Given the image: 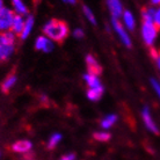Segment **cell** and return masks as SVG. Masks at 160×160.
<instances>
[{"label": "cell", "instance_id": "cell-28", "mask_svg": "<svg viewBox=\"0 0 160 160\" xmlns=\"http://www.w3.org/2000/svg\"><path fill=\"white\" fill-rule=\"evenodd\" d=\"M62 1L68 5H74L77 2V0H62Z\"/></svg>", "mask_w": 160, "mask_h": 160}, {"label": "cell", "instance_id": "cell-27", "mask_svg": "<svg viewBox=\"0 0 160 160\" xmlns=\"http://www.w3.org/2000/svg\"><path fill=\"white\" fill-rule=\"evenodd\" d=\"M154 59H156V64H157V68L160 70V51L157 52L156 57H154Z\"/></svg>", "mask_w": 160, "mask_h": 160}, {"label": "cell", "instance_id": "cell-15", "mask_svg": "<svg viewBox=\"0 0 160 160\" xmlns=\"http://www.w3.org/2000/svg\"><path fill=\"white\" fill-rule=\"evenodd\" d=\"M84 80L88 88H95V87L102 86V84H101V81H100V78H99L98 74H93V73L87 72L84 76Z\"/></svg>", "mask_w": 160, "mask_h": 160}, {"label": "cell", "instance_id": "cell-11", "mask_svg": "<svg viewBox=\"0 0 160 160\" xmlns=\"http://www.w3.org/2000/svg\"><path fill=\"white\" fill-rule=\"evenodd\" d=\"M34 24H35V20H34V16L27 15L26 16V21H24V26L22 29V32L20 34L21 40H26L27 37L30 36L32 29H34Z\"/></svg>", "mask_w": 160, "mask_h": 160}, {"label": "cell", "instance_id": "cell-7", "mask_svg": "<svg viewBox=\"0 0 160 160\" xmlns=\"http://www.w3.org/2000/svg\"><path fill=\"white\" fill-rule=\"evenodd\" d=\"M142 118H143V122H144V125L146 127L148 131L153 132V133H157L158 132V127H157L156 122L153 120L152 115H151V112L148 107H145L142 112Z\"/></svg>", "mask_w": 160, "mask_h": 160}, {"label": "cell", "instance_id": "cell-24", "mask_svg": "<svg viewBox=\"0 0 160 160\" xmlns=\"http://www.w3.org/2000/svg\"><path fill=\"white\" fill-rule=\"evenodd\" d=\"M151 85H152L154 92L157 93V95L159 96V99H160V82H158L156 79H152L151 80Z\"/></svg>", "mask_w": 160, "mask_h": 160}, {"label": "cell", "instance_id": "cell-29", "mask_svg": "<svg viewBox=\"0 0 160 160\" xmlns=\"http://www.w3.org/2000/svg\"><path fill=\"white\" fill-rule=\"evenodd\" d=\"M151 2H152V5H154V6H160V0H151Z\"/></svg>", "mask_w": 160, "mask_h": 160}, {"label": "cell", "instance_id": "cell-19", "mask_svg": "<svg viewBox=\"0 0 160 160\" xmlns=\"http://www.w3.org/2000/svg\"><path fill=\"white\" fill-rule=\"evenodd\" d=\"M60 140H62V135H60V133L56 132V133L51 135V137H50L48 140V148H50V150H51V148H55L57 145L59 144Z\"/></svg>", "mask_w": 160, "mask_h": 160}, {"label": "cell", "instance_id": "cell-6", "mask_svg": "<svg viewBox=\"0 0 160 160\" xmlns=\"http://www.w3.org/2000/svg\"><path fill=\"white\" fill-rule=\"evenodd\" d=\"M35 48L38 51L49 53V52H51L53 50V48H55V42L51 38H49L48 36H45V35H41L35 41Z\"/></svg>", "mask_w": 160, "mask_h": 160}, {"label": "cell", "instance_id": "cell-2", "mask_svg": "<svg viewBox=\"0 0 160 160\" xmlns=\"http://www.w3.org/2000/svg\"><path fill=\"white\" fill-rule=\"evenodd\" d=\"M16 35L12 32L0 34V62L11 58L15 51Z\"/></svg>", "mask_w": 160, "mask_h": 160}, {"label": "cell", "instance_id": "cell-10", "mask_svg": "<svg viewBox=\"0 0 160 160\" xmlns=\"http://www.w3.org/2000/svg\"><path fill=\"white\" fill-rule=\"evenodd\" d=\"M32 148V142L27 139H20L12 145V151L15 153H28Z\"/></svg>", "mask_w": 160, "mask_h": 160}, {"label": "cell", "instance_id": "cell-14", "mask_svg": "<svg viewBox=\"0 0 160 160\" xmlns=\"http://www.w3.org/2000/svg\"><path fill=\"white\" fill-rule=\"evenodd\" d=\"M12 8L16 15L26 16L28 14V8L27 5L23 2V0H12Z\"/></svg>", "mask_w": 160, "mask_h": 160}, {"label": "cell", "instance_id": "cell-5", "mask_svg": "<svg viewBox=\"0 0 160 160\" xmlns=\"http://www.w3.org/2000/svg\"><path fill=\"white\" fill-rule=\"evenodd\" d=\"M112 26L114 32H116V35L118 36L120 41L125 45V47H131V38L129 36L128 30L125 29L122 22L120 21V19H112Z\"/></svg>", "mask_w": 160, "mask_h": 160}, {"label": "cell", "instance_id": "cell-8", "mask_svg": "<svg viewBox=\"0 0 160 160\" xmlns=\"http://www.w3.org/2000/svg\"><path fill=\"white\" fill-rule=\"evenodd\" d=\"M106 2H107V6H108V9L112 14V19H120L124 11L121 0H106Z\"/></svg>", "mask_w": 160, "mask_h": 160}, {"label": "cell", "instance_id": "cell-16", "mask_svg": "<svg viewBox=\"0 0 160 160\" xmlns=\"http://www.w3.org/2000/svg\"><path fill=\"white\" fill-rule=\"evenodd\" d=\"M102 94H103V86L95 87V88H88V91H87L88 100L93 101V102L100 100Z\"/></svg>", "mask_w": 160, "mask_h": 160}, {"label": "cell", "instance_id": "cell-25", "mask_svg": "<svg viewBox=\"0 0 160 160\" xmlns=\"http://www.w3.org/2000/svg\"><path fill=\"white\" fill-rule=\"evenodd\" d=\"M84 30L81 28H76L74 29V32H73V36L76 37V38H82L84 37Z\"/></svg>", "mask_w": 160, "mask_h": 160}, {"label": "cell", "instance_id": "cell-4", "mask_svg": "<svg viewBox=\"0 0 160 160\" xmlns=\"http://www.w3.org/2000/svg\"><path fill=\"white\" fill-rule=\"evenodd\" d=\"M14 16H15V13L11 8L5 7L0 12V34L11 32Z\"/></svg>", "mask_w": 160, "mask_h": 160}, {"label": "cell", "instance_id": "cell-12", "mask_svg": "<svg viewBox=\"0 0 160 160\" xmlns=\"http://www.w3.org/2000/svg\"><path fill=\"white\" fill-rule=\"evenodd\" d=\"M86 64H87L88 72L99 76V73L101 72V66L99 64V62L96 60V58L93 55H88L86 57Z\"/></svg>", "mask_w": 160, "mask_h": 160}, {"label": "cell", "instance_id": "cell-22", "mask_svg": "<svg viewBox=\"0 0 160 160\" xmlns=\"http://www.w3.org/2000/svg\"><path fill=\"white\" fill-rule=\"evenodd\" d=\"M94 138H95L96 140H99V142H107V140L110 139V135H109L107 131L102 130V131L95 132V133H94Z\"/></svg>", "mask_w": 160, "mask_h": 160}, {"label": "cell", "instance_id": "cell-9", "mask_svg": "<svg viewBox=\"0 0 160 160\" xmlns=\"http://www.w3.org/2000/svg\"><path fill=\"white\" fill-rule=\"evenodd\" d=\"M121 22L123 24L127 30H133L136 27V20L135 16L130 11H123L122 15H121Z\"/></svg>", "mask_w": 160, "mask_h": 160}, {"label": "cell", "instance_id": "cell-20", "mask_svg": "<svg viewBox=\"0 0 160 160\" xmlns=\"http://www.w3.org/2000/svg\"><path fill=\"white\" fill-rule=\"evenodd\" d=\"M82 12H84V15L86 16V19H87L89 22L92 24H96V18H95V14L93 13V11L91 8L88 7V6H84L82 7Z\"/></svg>", "mask_w": 160, "mask_h": 160}, {"label": "cell", "instance_id": "cell-3", "mask_svg": "<svg viewBox=\"0 0 160 160\" xmlns=\"http://www.w3.org/2000/svg\"><path fill=\"white\" fill-rule=\"evenodd\" d=\"M140 32H142V38L144 41V43L148 47H152L153 44L156 43L159 29L152 21H143Z\"/></svg>", "mask_w": 160, "mask_h": 160}, {"label": "cell", "instance_id": "cell-23", "mask_svg": "<svg viewBox=\"0 0 160 160\" xmlns=\"http://www.w3.org/2000/svg\"><path fill=\"white\" fill-rule=\"evenodd\" d=\"M153 22L156 24L158 29H160V6L154 8V16H153Z\"/></svg>", "mask_w": 160, "mask_h": 160}, {"label": "cell", "instance_id": "cell-30", "mask_svg": "<svg viewBox=\"0 0 160 160\" xmlns=\"http://www.w3.org/2000/svg\"><path fill=\"white\" fill-rule=\"evenodd\" d=\"M5 7H6V6L4 5V0H0V12H1Z\"/></svg>", "mask_w": 160, "mask_h": 160}, {"label": "cell", "instance_id": "cell-13", "mask_svg": "<svg viewBox=\"0 0 160 160\" xmlns=\"http://www.w3.org/2000/svg\"><path fill=\"white\" fill-rule=\"evenodd\" d=\"M24 21H26V16H21V15H16L14 16V20H13L12 23V28H11V32H14L15 35H19L22 32V29H23L24 26Z\"/></svg>", "mask_w": 160, "mask_h": 160}, {"label": "cell", "instance_id": "cell-17", "mask_svg": "<svg viewBox=\"0 0 160 160\" xmlns=\"http://www.w3.org/2000/svg\"><path fill=\"white\" fill-rule=\"evenodd\" d=\"M16 81H18V78H16L15 74H9V76L4 80V82L1 84V89L4 92H9L14 86H15Z\"/></svg>", "mask_w": 160, "mask_h": 160}, {"label": "cell", "instance_id": "cell-1", "mask_svg": "<svg viewBox=\"0 0 160 160\" xmlns=\"http://www.w3.org/2000/svg\"><path fill=\"white\" fill-rule=\"evenodd\" d=\"M43 32L45 36L51 38L53 42H63L68 35V27L63 21L51 19L45 22Z\"/></svg>", "mask_w": 160, "mask_h": 160}, {"label": "cell", "instance_id": "cell-18", "mask_svg": "<svg viewBox=\"0 0 160 160\" xmlns=\"http://www.w3.org/2000/svg\"><path fill=\"white\" fill-rule=\"evenodd\" d=\"M117 122V116L115 115V114H109V115H107V116H104L103 118H102V121H101V128L102 129H110L114 125V124Z\"/></svg>", "mask_w": 160, "mask_h": 160}, {"label": "cell", "instance_id": "cell-26", "mask_svg": "<svg viewBox=\"0 0 160 160\" xmlns=\"http://www.w3.org/2000/svg\"><path fill=\"white\" fill-rule=\"evenodd\" d=\"M74 158H76V156H74V154H72V153H68V154H65V156L62 157V158H60V160H74Z\"/></svg>", "mask_w": 160, "mask_h": 160}, {"label": "cell", "instance_id": "cell-31", "mask_svg": "<svg viewBox=\"0 0 160 160\" xmlns=\"http://www.w3.org/2000/svg\"><path fill=\"white\" fill-rule=\"evenodd\" d=\"M0 154H1V153H0Z\"/></svg>", "mask_w": 160, "mask_h": 160}, {"label": "cell", "instance_id": "cell-21", "mask_svg": "<svg viewBox=\"0 0 160 160\" xmlns=\"http://www.w3.org/2000/svg\"><path fill=\"white\" fill-rule=\"evenodd\" d=\"M153 16H154V8L152 7L145 8L144 11L142 12L143 21H152L153 22Z\"/></svg>", "mask_w": 160, "mask_h": 160}]
</instances>
